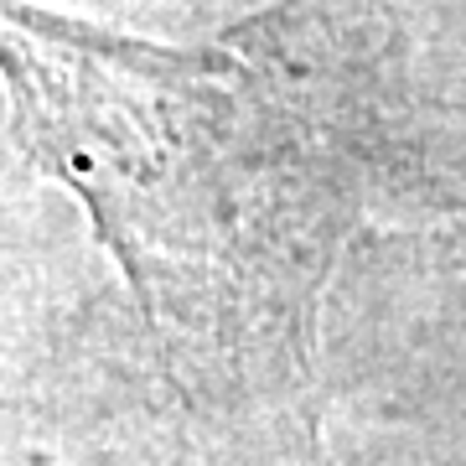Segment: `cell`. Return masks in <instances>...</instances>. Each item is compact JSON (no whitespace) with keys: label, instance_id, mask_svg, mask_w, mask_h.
<instances>
[{"label":"cell","instance_id":"cell-2","mask_svg":"<svg viewBox=\"0 0 466 466\" xmlns=\"http://www.w3.org/2000/svg\"><path fill=\"white\" fill-rule=\"evenodd\" d=\"M461 233H466V208H461Z\"/></svg>","mask_w":466,"mask_h":466},{"label":"cell","instance_id":"cell-1","mask_svg":"<svg viewBox=\"0 0 466 466\" xmlns=\"http://www.w3.org/2000/svg\"><path fill=\"white\" fill-rule=\"evenodd\" d=\"M0 73L21 140L88 202L156 332L306 466L311 311L394 146L358 0H280L202 47L0 0Z\"/></svg>","mask_w":466,"mask_h":466}]
</instances>
